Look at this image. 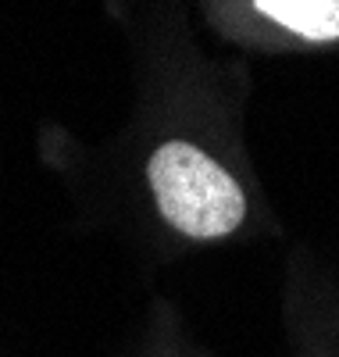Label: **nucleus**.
<instances>
[{"mask_svg": "<svg viewBox=\"0 0 339 357\" xmlns=\"http://www.w3.org/2000/svg\"><path fill=\"white\" fill-rule=\"evenodd\" d=\"M146 175L161 215L193 240H214L243 222L246 200L236 178L193 143L158 146L146 165Z\"/></svg>", "mask_w": 339, "mask_h": 357, "instance_id": "obj_1", "label": "nucleus"}, {"mask_svg": "<svg viewBox=\"0 0 339 357\" xmlns=\"http://www.w3.org/2000/svg\"><path fill=\"white\" fill-rule=\"evenodd\" d=\"M257 11L307 40H339V0H254Z\"/></svg>", "mask_w": 339, "mask_h": 357, "instance_id": "obj_2", "label": "nucleus"}]
</instances>
